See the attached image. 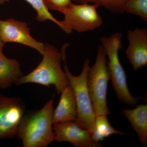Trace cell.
Wrapping results in <instances>:
<instances>
[{"mask_svg":"<svg viewBox=\"0 0 147 147\" xmlns=\"http://www.w3.org/2000/svg\"><path fill=\"white\" fill-rule=\"evenodd\" d=\"M53 100L41 109L24 115L16 136L24 147H45L55 141L53 130Z\"/></svg>","mask_w":147,"mask_h":147,"instance_id":"1","label":"cell"},{"mask_svg":"<svg viewBox=\"0 0 147 147\" xmlns=\"http://www.w3.org/2000/svg\"><path fill=\"white\" fill-rule=\"evenodd\" d=\"M43 58L37 67L26 76H22L16 85L36 84L49 87L54 85L58 93L69 86L68 79L61 65L63 53L60 52L53 45L46 43L44 45Z\"/></svg>","mask_w":147,"mask_h":147,"instance_id":"2","label":"cell"},{"mask_svg":"<svg viewBox=\"0 0 147 147\" xmlns=\"http://www.w3.org/2000/svg\"><path fill=\"white\" fill-rule=\"evenodd\" d=\"M123 36V33L117 32L109 36L101 37L100 41L108 57L110 80L117 97L121 102L134 106L140 98L134 97L130 93L126 73L120 61L119 53L121 47Z\"/></svg>","mask_w":147,"mask_h":147,"instance_id":"3","label":"cell"},{"mask_svg":"<svg viewBox=\"0 0 147 147\" xmlns=\"http://www.w3.org/2000/svg\"><path fill=\"white\" fill-rule=\"evenodd\" d=\"M108 62L105 50L100 45L98 48L95 62L89 69L87 81L96 116L110 113L107 102L108 83L110 80Z\"/></svg>","mask_w":147,"mask_h":147,"instance_id":"4","label":"cell"},{"mask_svg":"<svg viewBox=\"0 0 147 147\" xmlns=\"http://www.w3.org/2000/svg\"><path fill=\"white\" fill-rule=\"evenodd\" d=\"M64 62L65 72L74 93L77 105V116L75 121L80 126L91 133L96 115L88 86V75L90 67V61L86 59L84 61L82 72L78 76H74L69 71Z\"/></svg>","mask_w":147,"mask_h":147,"instance_id":"5","label":"cell"},{"mask_svg":"<svg viewBox=\"0 0 147 147\" xmlns=\"http://www.w3.org/2000/svg\"><path fill=\"white\" fill-rule=\"evenodd\" d=\"M99 7L95 4L72 3L63 12L64 18L61 23L68 34L72 30L78 32L94 30L102 24V18L97 11Z\"/></svg>","mask_w":147,"mask_h":147,"instance_id":"6","label":"cell"},{"mask_svg":"<svg viewBox=\"0 0 147 147\" xmlns=\"http://www.w3.org/2000/svg\"><path fill=\"white\" fill-rule=\"evenodd\" d=\"M25 112L21 98L0 95V139H12L16 136Z\"/></svg>","mask_w":147,"mask_h":147,"instance_id":"7","label":"cell"},{"mask_svg":"<svg viewBox=\"0 0 147 147\" xmlns=\"http://www.w3.org/2000/svg\"><path fill=\"white\" fill-rule=\"evenodd\" d=\"M0 38L4 43L14 42L32 47L43 55L45 44L34 38L26 22L13 18L0 20Z\"/></svg>","mask_w":147,"mask_h":147,"instance_id":"8","label":"cell"},{"mask_svg":"<svg viewBox=\"0 0 147 147\" xmlns=\"http://www.w3.org/2000/svg\"><path fill=\"white\" fill-rule=\"evenodd\" d=\"M55 141L69 142L76 147H101L100 143H96L92 139L89 131L79 125L75 121L54 124Z\"/></svg>","mask_w":147,"mask_h":147,"instance_id":"9","label":"cell"},{"mask_svg":"<svg viewBox=\"0 0 147 147\" xmlns=\"http://www.w3.org/2000/svg\"><path fill=\"white\" fill-rule=\"evenodd\" d=\"M128 45L125 54L134 70L147 65V30L136 28L128 30Z\"/></svg>","mask_w":147,"mask_h":147,"instance_id":"10","label":"cell"},{"mask_svg":"<svg viewBox=\"0 0 147 147\" xmlns=\"http://www.w3.org/2000/svg\"><path fill=\"white\" fill-rule=\"evenodd\" d=\"M61 94L59 103L53 112V124L69 121H76L77 118L76 99L70 85L65 87Z\"/></svg>","mask_w":147,"mask_h":147,"instance_id":"11","label":"cell"},{"mask_svg":"<svg viewBox=\"0 0 147 147\" xmlns=\"http://www.w3.org/2000/svg\"><path fill=\"white\" fill-rule=\"evenodd\" d=\"M124 115L137 133L142 146L147 145V105L141 104L132 109H123Z\"/></svg>","mask_w":147,"mask_h":147,"instance_id":"12","label":"cell"},{"mask_svg":"<svg viewBox=\"0 0 147 147\" xmlns=\"http://www.w3.org/2000/svg\"><path fill=\"white\" fill-rule=\"evenodd\" d=\"M23 76L21 65L16 59H8L0 53V88H7L16 85Z\"/></svg>","mask_w":147,"mask_h":147,"instance_id":"13","label":"cell"},{"mask_svg":"<svg viewBox=\"0 0 147 147\" xmlns=\"http://www.w3.org/2000/svg\"><path fill=\"white\" fill-rule=\"evenodd\" d=\"M114 134L123 135V132L117 130L110 124L107 115L96 116L92 131L91 133L92 139L96 143H100L105 138Z\"/></svg>","mask_w":147,"mask_h":147,"instance_id":"14","label":"cell"},{"mask_svg":"<svg viewBox=\"0 0 147 147\" xmlns=\"http://www.w3.org/2000/svg\"><path fill=\"white\" fill-rule=\"evenodd\" d=\"M37 12L36 20L40 22H43L47 20L53 21L63 31L68 34V32L63 26L60 21H58L49 12V10L45 7L42 0H25Z\"/></svg>","mask_w":147,"mask_h":147,"instance_id":"15","label":"cell"},{"mask_svg":"<svg viewBox=\"0 0 147 147\" xmlns=\"http://www.w3.org/2000/svg\"><path fill=\"white\" fill-rule=\"evenodd\" d=\"M77 4L90 3L97 4L113 13L123 14V7L127 0H72Z\"/></svg>","mask_w":147,"mask_h":147,"instance_id":"16","label":"cell"},{"mask_svg":"<svg viewBox=\"0 0 147 147\" xmlns=\"http://www.w3.org/2000/svg\"><path fill=\"white\" fill-rule=\"evenodd\" d=\"M123 10L124 12L139 16L147 22V0H127Z\"/></svg>","mask_w":147,"mask_h":147,"instance_id":"17","label":"cell"},{"mask_svg":"<svg viewBox=\"0 0 147 147\" xmlns=\"http://www.w3.org/2000/svg\"><path fill=\"white\" fill-rule=\"evenodd\" d=\"M48 10H56L62 13L72 3V0H42Z\"/></svg>","mask_w":147,"mask_h":147,"instance_id":"18","label":"cell"},{"mask_svg":"<svg viewBox=\"0 0 147 147\" xmlns=\"http://www.w3.org/2000/svg\"><path fill=\"white\" fill-rule=\"evenodd\" d=\"M4 44L5 43L3 42L2 40L0 38V53L3 52V47Z\"/></svg>","mask_w":147,"mask_h":147,"instance_id":"19","label":"cell"},{"mask_svg":"<svg viewBox=\"0 0 147 147\" xmlns=\"http://www.w3.org/2000/svg\"><path fill=\"white\" fill-rule=\"evenodd\" d=\"M9 1V0H0V5H3L6 2H7Z\"/></svg>","mask_w":147,"mask_h":147,"instance_id":"20","label":"cell"}]
</instances>
